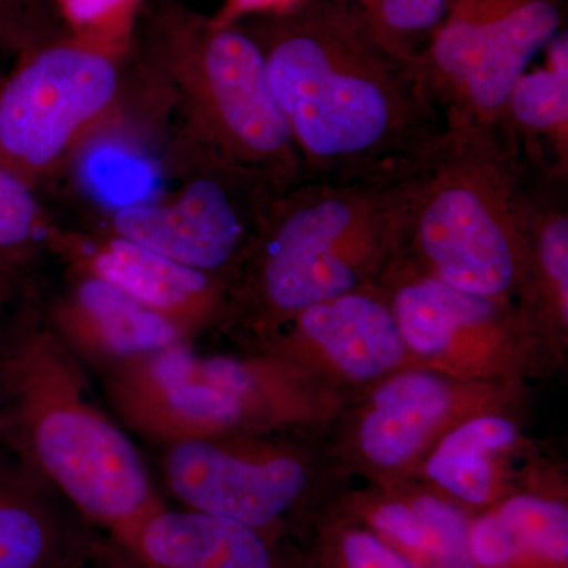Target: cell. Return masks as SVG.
Wrapping results in <instances>:
<instances>
[{
    "label": "cell",
    "instance_id": "6da1fadb",
    "mask_svg": "<svg viewBox=\"0 0 568 568\" xmlns=\"http://www.w3.org/2000/svg\"><path fill=\"white\" fill-rule=\"evenodd\" d=\"M231 21L263 54L305 181L405 179L443 140L417 59L390 50L355 0H275Z\"/></svg>",
    "mask_w": 568,
    "mask_h": 568
},
{
    "label": "cell",
    "instance_id": "7a4b0ae2",
    "mask_svg": "<svg viewBox=\"0 0 568 568\" xmlns=\"http://www.w3.org/2000/svg\"><path fill=\"white\" fill-rule=\"evenodd\" d=\"M130 63L152 100L173 115L170 173L222 164L287 190L304 163L268 84L263 54L235 22H220L181 0H144Z\"/></svg>",
    "mask_w": 568,
    "mask_h": 568
},
{
    "label": "cell",
    "instance_id": "3957f363",
    "mask_svg": "<svg viewBox=\"0 0 568 568\" xmlns=\"http://www.w3.org/2000/svg\"><path fill=\"white\" fill-rule=\"evenodd\" d=\"M0 366L3 440L80 517L122 541L164 507L140 452L93 405L80 366L43 312L22 310L0 342Z\"/></svg>",
    "mask_w": 568,
    "mask_h": 568
},
{
    "label": "cell",
    "instance_id": "277c9868",
    "mask_svg": "<svg viewBox=\"0 0 568 568\" xmlns=\"http://www.w3.org/2000/svg\"><path fill=\"white\" fill-rule=\"evenodd\" d=\"M405 181H302L280 194L227 287L226 313L284 321L364 293L399 252Z\"/></svg>",
    "mask_w": 568,
    "mask_h": 568
},
{
    "label": "cell",
    "instance_id": "5b68a950",
    "mask_svg": "<svg viewBox=\"0 0 568 568\" xmlns=\"http://www.w3.org/2000/svg\"><path fill=\"white\" fill-rule=\"evenodd\" d=\"M521 181V142L506 123L447 125L406 178L399 252L413 248L458 290L504 297L523 275Z\"/></svg>",
    "mask_w": 568,
    "mask_h": 568
},
{
    "label": "cell",
    "instance_id": "8992f818",
    "mask_svg": "<svg viewBox=\"0 0 568 568\" xmlns=\"http://www.w3.org/2000/svg\"><path fill=\"white\" fill-rule=\"evenodd\" d=\"M126 55L59 41L18 58L0 85V156L32 190L51 181L123 110Z\"/></svg>",
    "mask_w": 568,
    "mask_h": 568
},
{
    "label": "cell",
    "instance_id": "52a82bcc",
    "mask_svg": "<svg viewBox=\"0 0 568 568\" xmlns=\"http://www.w3.org/2000/svg\"><path fill=\"white\" fill-rule=\"evenodd\" d=\"M564 20L566 0H452L417 58L447 125L506 122L515 85Z\"/></svg>",
    "mask_w": 568,
    "mask_h": 568
},
{
    "label": "cell",
    "instance_id": "ba28073f",
    "mask_svg": "<svg viewBox=\"0 0 568 568\" xmlns=\"http://www.w3.org/2000/svg\"><path fill=\"white\" fill-rule=\"evenodd\" d=\"M171 175L181 183L178 192L166 200L121 205L110 216L108 233L215 276L230 287L265 213L286 190L222 164H193Z\"/></svg>",
    "mask_w": 568,
    "mask_h": 568
},
{
    "label": "cell",
    "instance_id": "9c48e42d",
    "mask_svg": "<svg viewBox=\"0 0 568 568\" xmlns=\"http://www.w3.org/2000/svg\"><path fill=\"white\" fill-rule=\"evenodd\" d=\"M104 379L123 420L166 444L212 437L241 424L260 392L244 362L201 357L189 343L114 366Z\"/></svg>",
    "mask_w": 568,
    "mask_h": 568
},
{
    "label": "cell",
    "instance_id": "30bf717a",
    "mask_svg": "<svg viewBox=\"0 0 568 568\" xmlns=\"http://www.w3.org/2000/svg\"><path fill=\"white\" fill-rule=\"evenodd\" d=\"M47 246L70 271L112 284L189 336L226 313L227 284L222 280L106 230L84 234L54 226Z\"/></svg>",
    "mask_w": 568,
    "mask_h": 568
},
{
    "label": "cell",
    "instance_id": "8fae6325",
    "mask_svg": "<svg viewBox=\"0 0 568 568\" xmlns=\"http://www.w3.org/2000/svg\"><path fill=\"white\" fill-rule=\"evenodd\" d=\"M171 495L185 508L267 528L306 487L301 463L290 457L254 459L213 440H175L163 455Z\"/></svg>",
    "mask_w": 568,
    "mask_h": 568
},
{
    "label": "cell",
    "instance_id": "7c38bea8",
    "mask_svg": "<svg viewBox=\"0 0 568 568\" xmlns=\"http://www.w3.org/2000/svg\"><path fill=\"white\" fill-rule=\"evenodd\" d=\"M43 315L63 346L108 372L144 355L186 345L190 336L97 276L70 271Z\"/></svg>",
    "mask_w": 568,
    "mask_h": 568
},
{
    "label": "cell",
    "instance_id": "4fadbf2b",
    "mask_svg": "<svg viewBox=\"0 0 568 568\" xmlns=\"http://www.w3.org/2000/svg\"><path fill=\"white\" fill-rule=\"evenodd\" d=\"M115 544L138 568H274L260 530L185 507L160 508Z\"/></svg>",
    "mask_w": 568,
    "mask_h": 568
},
{
    "label": "cell",
    "instance_id": "5bb4252c",
    "mask_svg": "<svg viewBox=\"0 0 568 568\" xmlns=\"http://www.w3.org/2000/svg\"><path fill=\"white\" fill-rule=\"evenodd\" d=\"M26 467L0 469V568H80L95 544Z\"/></svg>",
    "mask_w": 568,
    "mask_h": 568
},
{
    "label": "cell",
    "instance_id": "9a60e30c",
    "mask_svg": "<svg viewBox=\"0 0 568 568\" xmlns=\"http://www.w3.org/2000/svg\"><path fill=\"white\" fill-rule=\"evenodd\" d=\"M291 320L305 338L357 379L383 375L405 353L390 308L383 298L365 291L310 306Z\"/></svg>",
    "mask_w": 568,
    "mask_h": 568
},
{
    "label": "cell",
    "instance_id": "2e32d148",
    "mask_svg": "<svg viewBox=\"0 0 568 568\" xmlns=\"http://www.w3.org/2000/svg\"><path fill=\"white\" fill-rule=\"evenodd\" d=\"M450 407V390L428 373H405L377 390L361 429L366 457L381 466H398L413 457Z\"/></svg>",
    "mask_w": 568,
    "mask_h": 568
},
{
    "label": "cell",
    "instance_id": "e0dca14e",
    "mask_svg": "<svg viewBox=\"0 0 568 568\" xmlns=\"http://www.w3.org/2000/svg\"><path fill=\"white\" fill-rule=\"evenodd\" d=\"M388 308L403 342L424 355L444 353L462 328L487 324L499 312L496 298L466 293L429 274L396 284Z\"/></svg>",
    "mask_w": 568,
    "mask_h": 568
},
{
    "label": "cell",
    "instance_id": "ac0fdd59",
    "mask_svg": "<svg viewBox=\"0 0 568 568\" xmlns=\"http://www.w3.org/2000/svg\"><path fill=\"white\" fill-rule=\"evenodd\" d=\"M548 62L519 78L508 102L506 125L523 144L547 149L568 166V36L548 44Z\"/></svg>",
    "mask_w": 568,
    "mask_h": 568
},
{
    "label": "cell",
    "instance_id": "d6986e66",
    "mask_svg": "<svg viewBox=\"0 0 568 568\" xmlns=\"http://www.w3.org/2000/svg\"><path fill=\"white\" fill-rule=\"evenodd\" d=\"M515 437V426L504 418H476L443 440L426 470L433 480L465 503H485L491 491V467L484 454L511 446Z\"/></svg>",
    "mask_w": 568,
    "mask_h": 568
},
{
    "label": "cell",
    "instance_id": "ffe728a7",
    "mask_svg": "<svg viewBox=\"0 0 568 568\" xmlns=\"http://www.w3.org/2000/svg\"><path fill=\"white\" fill-rule=\"evenodd\" d=\"M54 226L36 190L0 156V257L31 261Z\"/></svg>",
    "mask_w": 568,
    "mask_h": 568
},
{
    "label": "cell",
    "instance_id": "44dd1931",
    "mask_svg": "<svg viewBox=\"0 0 568 568\" xmlns=\"http://www.w3.org/2000/svg\"><path fill=\"white\" fill-rule=\"evenodd\" d=\"M390 50L416 61L446 20L452 0H355Z\"/></svg>",
    "mask_w": 568,
    "mask_h": 568
},
{
    "label": "cell",
    "instance_id": "7402d4cb",
    "mask_svg": "<svg viewBox=\"0 0 568 568\" xmlns=\"http://www.w3.org/2000/svg\"><path fill=\"white\" fill-rule=\"evenodd\" d=\"M59 6L74 40L112 54L132 50L144 0H59Z\"/></svg>",
    "mask_w": 568,
    "mask_h": 568
},
{
    "label": "cell",
    "instance_id": "603a6c76",
    "mask_svg": "<svg viewBox=\"0 0 568 568\" xmlns=\"http://www.w3.org/2000/svg\"><path fill=\"white\" fill-rule=\"evenodd\" d=\"M521 551H532L562 562L568 555V514L566 506L537 497L511 499L499 511Z\"/></svg>",
    "mask_w": 568,
    "mask_h": 568
},
{
    "label": "cell",
    "instance_id": "cb8c5ba5",
    "mask_svg": "<svg viewBox=\"0 0 568 568\" xmlns=\"http://www.w3.org/2000/svg\"><path fill=\"white\" fill-rule=\"evenodd\" d=\"M67 39L59 0H0V51L22 58Z\"/></svg>",
    "mask_w": 568,
    "mask_h": 568
},
{
    "label": "cell",
    "instance_id": "d4e9b609",
    "mask_svg": "<svg viewBox=\"0 0 568 568\" xmlns=\"http://www.w3.org/2000/svg\"><path fill=\"white\" fill-rule=\"evenodd\" d=\"M414 510L428 530V555L443 568H476L469 549L466 521L457 508L435 497H420Z\"/></svg>",
    "mask_w": 568,
    "mask_h": 568
},
{
    "label": "cell",
    "instance_id": "484cf974",
    "mask_svg": "<svg viewBox=\"0 0 568 568\" xmlns=\"http://www.w3.org/2000/svg\"><path fill=\"white\" fill-rule=\"evenodd\" d=\"M469 549L473 559L488 568L507 566L521 552L499 515H489L477 523L469 534Z\"/></svg>",
    "mask_w": 568,
    "mask_h": 568
},
{
    "label": "cell",
    "instance_id": "4316f807",
    "mask_svg": "<svg viewBox=\"0 0 568 568\" xmlns=\"http://www.w3.org/2000/svg\"><path fill=\"white\" fill-rule=\"evenodd\" d=\"M373 523L377 529L396 538L405 547L428 555V530L414 508L403 504L381 507L373 517Z\"/></svg>",
    "mask_w": 568,
    "mask_h": 568
},
{
    "label": "cell",
    "instance_id": "83f0119b",
    "mask_svg": "<svg viewBox=\"0 0 568 568\" xmlns=\"http://www.w3.org/2000/svg\"><path fill=\"white\" fill-rule=\"evenodd\" d=\"M343 552L347 568H416L369 534H349L343 544Z\"/></svg>",
    "mask_w": 568,
    "mask_h": 568
},
{
    "label": "cell",
    "instance_id": "f1b7e54d",
    "mask_svg": "<svg viewBox=\"0 0 568 568\" xmlns=\"http://www.w3.org/2000/svg\"><path fill=\"white\" fill-rule=\"evenodd\" d=\"M29 263L31 261L0 257V320L7 306L20 294L24 271Z\"/></svg>",
    "mask_w": 568,
    "mask_h": 568
},
{
    "label": "cell",
    "instance_id": "f546056e",
    "mask_svg": "<svg viewBox=\"0 0 568 568\" xmlns=\"http://www.w3.org/2000/svg\"><path fill=\"white\" fill-rule=\"evenodd\" d=\"M89 566L91 568H138L133 559L126 555L125 549L119 547L115 541L114 548H102L95 545Z\"/></svg>",
    "mask_w": 568,
    "mask_h": 568
},
{
    "label": "cell",
    "instance_id": "4dcf8cb0",
    "mask_svg": "<svg viewBox=\"0 0 568 568\" xmlns=\"http://www.w3.org/2000/svg\"><path fill=\"white\" fill-rule=\"evenodd\" d=\"M6 437V392H3L2 366H0V443Z\"/></svg>",
    "mask_w": 568,
    "mask_h": 568
}]
</instances>
